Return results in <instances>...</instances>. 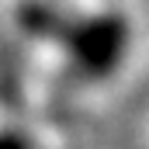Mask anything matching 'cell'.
Here are the masks:
<instances>
[{"instance_id": "cell-2", "label": "cell", "mask_w": 149, "mask_h": 149, "mask_svg": "<svg viewBox=\"0 0 149 149\" xmlns=\"http://www.w3.org/2000/svg\"><path fill=\"white\" fill-rule=\"evenodd\" d=\"M21 24H24L28 31H35V35H56L59 24H63V17H59L49 3H28V7L21 10Z\"/></svg>"}, {"instance_id": "cell-1", "label": "cell", "mask_w": 149, "mask_h": 149, "mask_svg": "<svg viewBox=\"0 0 149 149\" xmlns=\"http://www.w3.org/2000/svg\"><path fill=\"white\" fill-rule=\"evenodd\" d=\"M56 35L70 49L73 63L90 76H104L125 56V21L114 14H97L87 21H63Z\"/></svg>"}, {"instance_id": "cell-3", "label": "cell", "mask_w": 149, "mask_h": 149, "mask_svg": "<svg viewBox=\"0 0 149 149\" xmlns=\"http://www.w3.org/2000/svg\"><path fill=\"white\" fill-rule=\"evenodd\" d=\"M0 149H24V142L14 135H0Z\"/></svg>"}]
</instances>
